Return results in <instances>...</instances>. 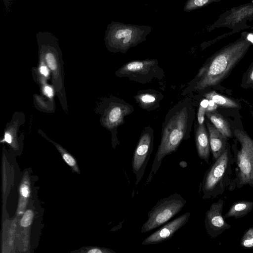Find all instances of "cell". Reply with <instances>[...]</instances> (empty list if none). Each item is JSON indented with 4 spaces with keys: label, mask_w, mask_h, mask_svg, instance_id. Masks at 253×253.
<instances>
[{
    "label": "cell",
    "mask_w": 253,
    "mask_h": 253,
    "mask_svg": "<svg viewBox=\"0 0 253 253\" xmlns=\"http://www.w3.org/2000/svg\"><path fill=\"white\" fill-rule=\"evenodd\" d=\"M195 115V109L190 98L180 101L169 111L163 124L160 143L146 185L152 180L163 160L176 151L182 141L190 138Z\"/></svg>",
    "instance_id": "cell-1"
},
{
    "label": "cell",
    "mask_w": 253,
    "mask_h": 253,
    "mask_svg": "<svg viewBox=\"0 0 253 253\" xmlns=\"http://www.w3.org/2000/svg\"><path fill=\"white\" fill-rule=\"evenodd\" d=\"M245 31L235 41L228 43L209 57L194 79V90L216 86L225 79L244 57L252 42Z\"/></svg>",
    "instance_id": "cell-2"
},
{
    "label": "cell",
    "mask_w": 253,
    "mask_h": 253,
    "mask_svg": "<svg viewBox=\"0 0 253 253\" xmlns=\"http://www.w3.org/2000/svg\"><path fill=\"white\" fill-rule=\"evenodd\" d=\"M234 165L233 155L227 144L224 152L211 165L201 182L202 198L213 199L231 189Z\"/></svg>",
    "instance_id": "cell-3"
},
{
    "label": "cell",
    "mask_w": 253,
    "mask_h": 253,
    "mask_svg": "<svg viewBox=\"0 0 253 253\" xmlns=\"http://www.w3.org/2000/svg\"><path fill=\"white\" fill-rule=\"evenodd\" d=\"M152 28L112 21L107 26L105 33L106 45L110 51L126 53L128 49L146 40Z\"/></svg>",
    "instance_id": "cell-4"
},
{
    "label": "cell",
    "mask_w": 253,
    "mask_h": 253,
    "mask_svg": "<svg viewBox=\"0 0 253 253\" xmlns=\"http://www.w3.org/2000/svg\"><path fill=\"white\" fill-rule=\"evenodd\" d=\"M234 134L240 147H233L236 168L231 190L246 185L253 187V140L242 130L235 129Z\"/></svg>",
    "instance_id": "cell-5"
},
{
    "label": "cell",
    "mask_w": 253,
    "mask_h": 253,
    "mask_svg": "<svg viewBox=\"0 0 253 253\" xmlns=\"http://www.w3.org/2000/svg\"><path fill=\"white\" fill-rule=\"evenodd\" d=\"M186 203L184 198L177 193L160 199L148 212L141 233H146L163 225L180 212Z\"/></svg>",
    "instance_id": "cell-6"
},
{
    "label": "cell",
    "mask_w": 253,
    "mask_h": 253,
    "mask_svg": "<svg viewBox=\"0 0 253 253\" xmlns=\"http://www.w3.org/2000/svg\"><path fill=\"white\" fill-rule=\"evenodd\" d=\"M116 75L143 84L165 77L164 71L157 59L131 61L119 69Z\"/></svg>",
    "instance_id": "cell-7"
},
{
    "label": "cell",
    "mask_w": 253,
    "mask_h": 253,
    "mask_svg": "<svg viewBox=\"0 0 253 253\" xmlns=\"http://www.w3.org/2000/svg\"><path fill=\"white\" fill-rule=\"evenodd\" d=\"M253 20V1L233 7L220 14L217 20L207 28L210 32L216 28H228L232 30L229 35L241 32L246 29H253L247 24Z\"/></svg>",
    "instance_id": "cell-8"
},
{
    "label": "cell",
    "mask_w": 253,
    "mask_h": 253,
    "mask_svg": "<svg viewBox=\"0 0 253 253\" xmlns=\"http://www.w3.org/2000/svg\"><path fill=\"white\" fill-rule=\"evenodd\" d=\"M154 131L149 126L145 127L141 132L134 152L132 160V169L135 175V185L141 180L153 151Z\"/></svg>",
    "instance_id": "cell-9"
},
{
    "label": "cell",
    "mask_w": 253,
    "mask_h": 253,
    "mask_svg": "<svg viewBox=\"0 0 253 253\" xmlns=\"http://www.w3.org/2000/svg\"><path fill=\"white\" fill-rule=\"evenodd\" d=\"M223 205V200L220 199L213 203L205 213L206 231L211 238L217 237L231 228V225L226 222L222 215Z\"/></svg>",
    "instance_id": "cell-10"
},
{
    "label": "cell",
    "mask_w": 253,
    "mask_h": 253,
    "mask_svg": "<svg viewBox=\"0 0 253 253\" xmlns=\"http://www.w3.org/2000/svg\"><path fill=\"white\" fill-rule=\"evenodd\" d=\"M190 215L189 212H185L164 224L146 237L142 242V245H154L169 240L188 221Z\"/></svg>",
    "instance_id": "cell-11"
},
{
    "label": "cell",
    "mask_w": 253,
    "mask_h": 253,
    "mask_svg": "<svg viewBox=\"0 0 253 253\" xmlns=\"http://www.w3.org/2000/svg\"><path fill=\"white\" fill-rule=\"evenodd\" d=\"M134 111L133 107L123 100L113 103L107 112L105 122L109 128H116L124 123L125 117Z\"/></svg>",
    "instance_id": "cell-12"
},
{
    "label": "cell",
    "mask_w": 253,
    "mask_h": 253,
    "mask_svg": "<svg viewBox=\"0 0 253 253\" xmlns=\"http://www.w3.org/2000/svg\"><path fill=\"white\" fill-rule=\"evenodd\" d=\"M195 143L199 157L208 164L211 147L209 135L205 124L198 125L195 130Z\"/></svg>",
    "instance_id": "cell-13"
},
{
    "label": "cell",
    "mask_w": 253,
    "mask_h": 253,
    "mask_svg": "<svg viewBox=\"0 0 253 253\" xmlns=\"http://www.w3.org/2000/svg\"><path fill=\"white\" fill-rule=\"evenodd\" d=\"M208 130L211 150L213 160H216L225 151L227 145V137L221 133L212 124L206 121Z\"/></svg>",
    "instance_id": "cell-14"
},
{
    "label": "cell",
    "mask_w": 253,
    "mask_h": 253,
    "mask_svg": "<svg viewBox=\"0 0 253 253\" xmlns=\"http://www.w3.org/2000/svg\"><path fill=\"white\" fill-rule=\"evenodd\" d=\"M163 97L164 95L161 92L154 89L140 91L134 97L141 108L149 111L158 108Z\"/></svg>",
    "instance_id": "cell-15"
},
{
    "label": "cell",
    "mask_w": 253,
    "mask_h": 253,
    "mask_svg": "<svg viewBox=\"0 0 253 253\" xmlns=\"http://www.w3.org/2000/svg\"><path fill=\"white\" fill-rule=\"evenodd\" d=\"M253 210V202L247 200L236 201L234 203L227 213L223 216L224 218L233 217L242 218L249 214Z\"/></svg>",
    "instance_id": "cell-16"
},
{
    "label": "cell",
    "mask_w": 253,
    "mask_h": 253,
    "mask_svg": "<svg viewBox=\"0 0 253 253\" xmlns=\"http://www.w3.org/2000/svg\"><path fill=\"white\" fill-rule=\"evenodd\" d=\"M206 116L213 126L227 138L232 136V132L229 123L220 114L215 111L206 112Z\"/></svg>",
    "instance_id": "cell-17"
},
{
    "label": "cell",
    "mask_w": 253,
    "mask_h": 253,
    "mask_svg": "<svg viewBox=\"0 0 253 253\" xmlns=\"http://www.w3.org/2000/svg\"><path fill=\"white\" fill-rule=\"evenodd\" d=\"M205 97L208 100H212L218 106L230 108H238L239 107L238 103L235 100L214 91H211L206 93Z\"/></svg>",
    "instance_id": "cell-18"
},
{
    "label": "cell",
    "mask_w": 253,
    "mask_h": 253,
    "mask_svg": "<svg viewBox=\"0 0 253 253\" xmlns=\"http://www.w3.org/2000/svg\"><path fill=\"white\" fill-rule=\"evenodd\" d=\"M221 0H187L184 10L189 12L207 6L212 3L217 2Z\"/></svg>",
    "instance_id": "cell-19"
},
{
    "label": "cell",
    "mask_w": 253,
    "mask_h": 253,
    "mask_svg": "<svg viewBox=\"0 0 253 253\" xmlns=\"http://www.w3.org/2000/svg\"><path fill=\"white\" fill-rule=\"evenodd\" d=\"M241 86L244 88H253V62L243 75Z\"/></svg>",
    "instance_id": "cell-20"
},
{
    "label": "cell",
    "mask_w": 253,
    "mask_h": 253,
    "mask_svg": "<svg viewBox=\"0 0 253 253\" xmlns=\"http://www.w3.org/2000/svg\"><path fill=\"white\" fill-rule=\"evenodd\" d=\"M240 246L244 248H253V227L244 233L240 240Z\"/></svg>",
    "instance_id": "cell-21"
},
{
    "label": "cell",
    "mask_w": 253,
    "mask_h": 253,
    "mask_svg": "<svg viewBox=\"0 0 253 253\" xmlns=\"http://www.w3.org/2000/svg\"><path fill=\"white\" fill-rule=\"evenodd\" d=\"M209 104V100L205 99L203 100L200 104L197 112V121L198 125H203L205 122V115L206 113V109Z\"/></svg>",
    "instance_id": "cell-22"
},
{
    "label": "cell",
    "mask_w": 253,
    "mask_h": 253,
    "mask_svg": "<svg viewBox=\"0 0 253 253\" xmlns=\"http://www.w3.org/2000/svg\"><path fill=\"white\" fill-rule=\"evenodd\" d=\"M33 216V213L32 211H26L21 220L20 223L21 226L23 227H28L32 223Z\"/></svg>",
    "instance_id": "cell-23"
},
{
    "label": "cell",
    "mask_w": 253,
    "mask_h": 253,
    "mask_svg": "<svg viewBox=\"0 0 253 253\" xmlns=\"http://www.w3.org/2000/svg\"><path fill=\"white\" fill-rule=\"evenodd\" d=\"M63 158L66 163L70 166L73 167L76 165L75 160L68 154L64 153L63 155Z\"/></svg>",
    "instance_id": "cell-24"
},
{
    "label": "cell",
    "mask_w": 253,
    "mask_h": 253,
    "mask_svg": "<svg viewBox=\"0 0 253 253\" xmlns=\"http://www.w3.org/2000/svg\"><path fill=\"white\" fill-rule=\"evenodd\" d=\"M218 105L212 100H209V104L206 109V112L215 111Z\"/></svg>",
    "instance_id": "cell-25"
},
{
    "label": "cell",
    "mask_w": 253,
    "mask_h": 253,
    "mask_svg": "<svg viewBox=\"0 0 253 253\" xmlns=\"http://www.w3.org/2000/svg\"><path fill=\"white\" fill-rule=\"evenodd\" d=\"M43 91L44 93L49 97H51L53 96V90L51 87L49 86H45L44 87Z\"/></svg>",
    "instance_id": "cell-26"
},
{
    "label": "cell",
    "mask_w": 253,
    "mask_h": 253,
    "mask_svg": "<svg viewBox=\"0 0 253 253\" xmlns=\"http://www.w3.org/2000/svg\"><path fill=\"white\" fill-rule=\"evenodd\" d=\"M21 193L23 197L27 198L29 195L28 188L26 185H23L21 188Z\"/></svg>",
    "instance_id": "cell-27"
},
{
    "label": "cell",
    "mask_w": 253,
    "mask_h": 253,
    "mask_svg": "<svg viewBox=\"0 0 253 253\" xmlns=\"http://www.w3.org/2000/svg\"><path fill=\"white\" fill-rule=\"evenodd\" d=\"M41 73L45 77L48 76L49 74L48 69L46 66L42 65L40 68Z\"/></svg>",
    "instance_id": "cell-28"
},
{
    "label": "cell",
    "mask_w": 253,
    "mask_h": 253,
    "mask_svg": "<svg viewBox=\"0 0 253 253\" xmlns=\"http://www.w3.org/2000/svg\"><path fill=\"white\" fill-rule=\"evenodd\" d=\"M104 252H112V251H103L100 249L98 248H94L90 250L89 251H88V253H102Z\"/></svg>",
    "instance_id": "cell-29"
},
{
    "label": "cell",
    "mask_w": 253,
    "mask_h": 253,
    "mask_svg": "<svg viewBox=\"0 0 253 253\" xmlns=\"http://www.w3.org/2000/svg\"><path fill=\"white\" fill-rule=\"evenodd\" d=\"M4 140L8 143H11L12 141V138L11 135L8 133H5L4 135Z\"/></svg>",
    "instance_id": "cell-30"
}]
</instances>
